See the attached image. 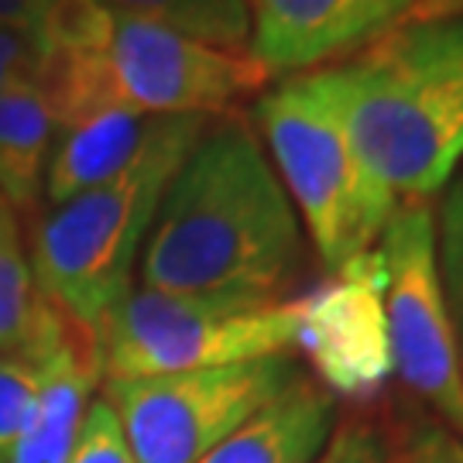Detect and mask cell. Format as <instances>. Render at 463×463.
Returning <instances> with one entry per match:
<instances>
[{"label": "cell", "mask_w": 463, "mask_h": 463, "mask_svg": "<svg viewBox=\"0 0 463 463\" xmlns=\"http://www.w3.org/2000/svg\"><path fill=\"white\" fill-rule=\"evenodd\" d=\"M141 288L279 302L302 271L292 199L244 117L210 120L172 175L141 248Z\"/></svg>", "instance_id": "6da1fadb"}, {"label": "cell", "mask_w": 463, "mask_h": 463, "mask_svg": "<svg viewBox=\"0 0 463 463\" xmlns=\"http://www.w3.org/2000/svg\"><path fill=\"white\" fill-rule=\"evenodd\" d=\"M354 148L395 199L422 203L463 158V11L422 7L371 45L323 66Z\"/></svg>", "instance_id": "7a4b0ae2"}, {"label": "cell", "mask_w": 463, "mask_h": 463, "mask_svg": "<svg viewBox=\"0 0 463 463\" xmlns=\"http://www.w3.org/2000/svg\"><path fill=\"white\" fill-rule=\"evenodd\" d=\"M213 117H151V131L124 172L86 189L38 223L32 241L34 288L97 326L134 288V268L172 175Z\"/></svg>", "instance_id": "3957f363"}, {"label": "cell", "mask_w": 463, "mask_h": 463, "mask_svg": "<svg viewBox=\"0 0 463 463\" xmlns=\"http://www.w3.org/2000/svg\"><path fill=\"white\" fill-rule=\"evenodd\" d=\"M254 120L323 265L340 271L371 250L398 199L361 162L323 72H298L261 93Z\"/></svg>", "instance_id": "277c9868"}, {"label": "cell", "mask_w": 463, "mask_h": 463, "mask_svg": "<svg viewBox=\"0 0 463 463\" xmlns=\"http://www.w3.org/2000/svg\"><path fill=\"white\" fill-rule=\"evenodd\" d=\"M296 298L227 302L131 288L97 323L103 381L165 378L281 357L296 347Z\"/></svg>", "instance_id": "5b68a950"}, {"label": "cell", "mask_w": 463, "mask_h": 463, "mask_svg": "<svg viewBox=\"0 0 463 463\" xmlns=\"http://www.w3.org/2000/svg\"><path fill=\"white\" fill-rule=\"evenodd\" d=\"M298 374L296 361L281 354L165 378L103 381V398L134 463H199Z\"/></svg>", "instance_id": "8992f818"}, {"label": "cell", "mask_w": 463, "mask_h": 463, "mask_svg": "<svg viewBox=\"0 0 463 463\" xmlns=\"http://www.w3.org/2000/svg\"><path fill=\"white\" fill-rule=\"evenodd\" d=\"M392 364L436 422L463 443V344L436 268V220L426 203L398 206L381 233Z\"/></svg>", "instance_id": "52a82bcc"}, {"label": "cell", "mask_w": 463, "mask_h": 463, "mask_svg": "<svg viewBox=\"0 0 463 463\" xmlns=\"http://www.w3.org/2000/svg\"><path fill=\"white\" fill-rule=\"evenodd\" d=\"M107 55L124 107L145 117H216L271 80L248 49H220L120 11Z\"/></svg>", "instance_id": "ba28073f"}, {"label": "cell", "mask_w": 463, "mask_h": 463, "mask_svg": "<svg viewBox=\"0 0 463 463\" xmlns=\"http://www.w3.org/2000/svg\"><path fill=\"white\" fill-rule=\"evenodd\" d=\"M296 347L306 354L316 384L333 398L378 395L395 374L378 250L333 271L330 281L296 298Z\"/></svg>", "instance_id": "9c48e42d"}, {"label": "cell", "mask_w": 463, "mask_h": 463, "mask_svg": "<svg viewBox=\"0 0 463 463\" xmlns=\"http://www.w3.org/2000/svg\"><path fill=\"white\" fill-rule=\"evenodd\" d=\"M14 347L38 367V398L28 430L4 463H66L103 381L97 326L34 288L28 323Z\"/></svg>", "instance_id": "30bf717a"}, {"label": "cell", "mask_w": 463, "mask_h": 463, "mask_svg": "<svg viewBox=\"0 0 463 463\" xmlns=\"http://www.w3.org/2000/svg\"><path fill=\"white\" fill-rule=\"evenodd\" d=\"M244 7L250 17V55L268 76H298L361 52L409 21L422 0H244Z\"/></svg>", "instance_id": "8fae6325"}, {"label": "cell", "mask_w": 463, "mask_h": 463, "mask_svg": "<svg viewBox=\"0 0 463 463\" xmlns=\"http://www.w3.org/2000/svg\"><path fill=\"white\" fill-rule=\"evenodd\" d=\"M336 430V402L298 374L199 463H316Z\"/></svg>", "instance_id": "7c38bea8"}, {"label": "cell", "mask_w": 463, "mask_h": 463, "mask_svg": "<svg viewBox=\"0 0 463 463\" xmlns=\"http://www.w3.org/2000/svg\"><path fill=\"white\" fill-rule=\"evenodd\" d=\"M151 131V117L137 110H107L72 131H62L49 155L42 193L52 206H62L86 189H97L134 162Z\"/></svg>", "instance_id": "4fadbf2b"}, {"label": "cell", "mask_w": 463, "mask_h": 463, "mask_svg": "<svg viewBox=\"0 0 463 463\" xmlns=\"http://www.w3.org/2000/svg\"><path fill=\"white\" fill-rule=\"evenodd\" d=\"M34 93L55 131H72L107 110H128L114 80L110 55L97 49H45L34 69Z\"/></svg>", "instance_id": "5bb4252c"}, {"label": "cell", "mask_w": 463, "mask_h": 463, "mask_svg": "<svg viewBox=\"0 0 463 463\" xmlns=\"http://www.w3.org/2000/svg\"><path fill=\"white\" fill-rule=\"evenodd\" d=\"M55 134L34 86L0 93V196L14 213L38 206Z\"/></svg>", "instance_id": "9a60e30c"}, {"label": "cell", "mask_w": 463, "mask_h": 463, "mask_svg": "<svg viewBox=\"0 0 463 463\" xmlns=\"http://www.w3.org/2000/svg\"><path fill=\"white\" fill-rule=\"evenodd\" d=\"M114 11L148 17L172 32L220 49H248L250 17L244 0H107Z\"/></svg>", "instance_id": "2e32d148"}, {"label": "cell", "mask_w": 463, "mask_h": 463, "mask_svg": "<svg viewBox=\"0 0 463 463\" xmlns=\"http://www.w3.org/2000/svg\"><path fill=\"white\" fill-rule=\"evenodd\" d=\"M117 11L107 0H45L34 42L38 52L45 49H110Z\"/></svg>", "instance_id": "e0dca14e"}, {"label": "cell", "mask_w": 463, "mask_h": 463, "mask_svg": "<svg viewBox=\"0 0 463 463\" xmlns=\"http://www.w3.org/2000/svg\"><path fill=\"white\" fill-rule=\"evenodd\" d=\"M34 279L21 248L17 213L0 196V354L11 350L24 333L32 309Z\"/></svg>", "instance_id": "ac0fdd59"}, {"label": "cell", "mask_w": 463, "mask_h": 463, "mask_svg": "<svg viewBox=\"0 0 463 463\" xmlns=\"http://www.w3.org/2000/svg\"><path fill=\"white\" fill-rule=\"evenodd\" d=\"M38 398V367L21 347L0 354V463L11 457L28 430Z\"/></svg>", "instance_id": "d6986e66"}, {"label": "cell", "mask_w": 463, "mask_h": 463, "mask_svg": "<svg viewBox=\"0 0 463 463\" xmlns=\"http://www.w3.org/2000/svg\"><path fill=\"white\" fill-rule=\"evenodd\" d=\"M436 268L443 281L453 326L463 344V172L449 183L443 210H439V233H436Z\"/></svg>", "instance_id": "ffe728a7"}, {"label": "cell", "mask_w": 463, "mask_h": 463, "mask_svg": "<svg viewBox=\"0 0 463 463\" xmlns=\"http://www.w3.org/2000/svg\"><path fill=\"white\" fill-rule=\"evenodd\" d=\"M66 463H134L124 430H120L114 409L107 405L103 395L93 398Z\"/></svg>", "instance_id": "44dd1931"}, {"label": "cell", "mask_w": 463, "mask_h": 463, "mask_svg": "<svg viewBox=\"0 0 463 463\" xmlns=\"http://www.w3.org/2000/svg\"><path fill=\"white\" fill-rule=\"evenodd\" d=\"M388 463H463V443L436 419H419L402 432Z\"/></svg>", "instance_id": "7402d4cb"}, {"label": "cell", "mask_w": 463, "mask_h": 463, "mask_svg": "<svg viewBox=\"0 0 463 463\" xmlns=\"http://www.w3.org/2000/svg\"><path fill=\"white\" fill-rule=\"evenodd\" d=\"M316 463H388V443L371 422L350 419L333 430L330 443Z\"/></svg>", "instance_id": "603a6c76"}, {"label": "cell", "mask_w": 463, "mask_h": 463, "mask_svg": "<svg viewBox=\"0 0 463 463\" xmlns=\"http://www.w3.org/2000/svg\"><path fill=\"white\" fill-rule=\"evenodd\" d=\"M38 42L32 32H14L0 28V93H11L21 86L34 83L38 69Z\"/></svg>", "instance_id": "cb8c5ba5"}, {"label": "cell", "mask_w": 463, "mask_h": 463, "mask_svg": "<svg viewBox=\"0 0 463 463\" xmlns=\"http://www.w3.org/2000/svg\"><path fill=\"white\" fill-rule=\"evenodd\" d=\"M42 7H45V0H0V28L34 32Z\"/></svg>", "instance_id": "d4e9b609"}, {"label": "cell", "mask_w": 463, "mask_h": 463, "mask_svg": "<svg viewBox=\"0 0 463 463\" xmlns=\"http://www.w3.org/2000/svg\"><path fill=\"white\" fill-rule=\"evenodd\" d=\"M439 4H447V7H460L463 11V0H439Z\"/></svg>", "instance_id": "484cf974"}]
</instances>
